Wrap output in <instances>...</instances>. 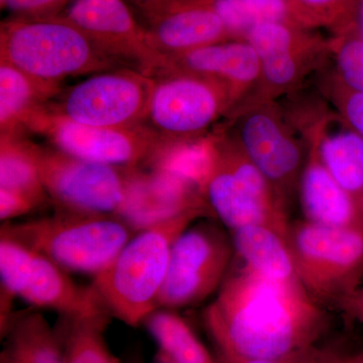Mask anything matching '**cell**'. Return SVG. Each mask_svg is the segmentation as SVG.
<instances>
[{
    "mask_svg": "<svg viewBox=\"0 0 363 363\" xmlns=\"http://www.w3.org/2000/svg\"><path fill=\"white\" fill-rule=\"evenodd\" d=\"M155 363H176L174 362L173 360L171 359L168 357V355L164 354V352H162L161 350H159V352H157V358H156V362Z\"/></svg>",
    "mask_w": 363,
    "mask_h": 363,
    "instance_id": "35",
    "label": "cell"
},
{
    "mask_svg": "<svg viewBox=\"0 0 363 363\" xmlns=\"http://www.w3.org/2000/svg\"><path fill=\"white\" fill-rule=\"evenodd\" d=\"M340 307L348 314L363 322V286H360L354 293L351 294Z\"/></svg>",
    "mask_w": 363,
    "mask_h": 363,
    "instance_id": "33",
    "label": "cell"
},
{
    "mask_svg": "<svg viewBox=\"0 0 363 363\" xmlns=\"http://www.w3.org/2000/svg\"><path fill=\"white\" fill-rule=\"evenodd\" d=\"M231 233L234 252L242 266L277 281L298 279L285 236L264 225L241 227Z\"/></svg>",
    "mask_w": 363,
    "mask_h": 363,
    "instance_id": "21",
    "label": "cell"
},
{
    "mask_svg": "<svg viewBox=\"0 0 363 363\" xmlns=\"http://www.w3.org/2000/svg\"><path fill=\"white\" fill-rule=\"evenodd\" d=\"M203 195L214 216L230 231L264 225L288 240L291 224L285 203L230 138H215L213 164Z\"/></svg>",
    "mask_w": 363,
    "mask_h": 363,
    "instance_id": "5",
    "label": "cell"
},
{
    "mask_svg": "<svg viewBox=\"0 0 363 363\" xmlns=\"http://www.w3.org/2000/svg\"><path fill=\"white\" fill-rule=\"evenodd\" d=\"M58 329L65 363H121L105 340L107 314L64 317Z\"/></svg>",
    "mask_w": 363,
    "mask_h": 363,
    "instance_id": "25",
    "label": "cell"
},
{
    "mask_svg": "<svg viewBox=\"0 0 363 363\" xmlns=\"http://www.w3.org/2000/svg\"><path fill=\"white\" fill-rule=\"evenodd\" d=\"M358 363H363V357L362 358V359H360V362Z\"/></svg>",
    "mask_w": 363,
    "mask_h": 363,
    "instance_id": "38",
    "label": "cell"
},
{
    "mask_svg": "<svg viewBox=\"0 0 363 363\" xmlns=\"http://www.w3.org/2000/svg\"><path fill=\"white\" fill-rule=\"evenodd\" d=\"M199 217L185 215L136 233L90 288L108 316L130 327L159 309L177 238Z\"/></svg>",
    "mask_w": 363,
    "mask_h": 363,
    "instance_id": "2",
    "label": "cell"
},
{
    "mask_svg": "<svg viewBox=\"0 0 363 363\" xmlns=\"http://www.w3.org/2000/svg\"><path fill=\"white\" fill-rule=\"evenodd\" d=\"M116 215L135 233L185 215L214 216L195 186L167 172L138 168L128 169L125 195Z\"/></svg>",
    "mask_w": 363,
    "mask_h": 363,
    "instance_id": "15",
    "label": "cell"
},
{
    "mask_svg": "<svg viewBox=\"0 0 363 363\" xmlns=\"http://www.w3.org/2000/svg\"><path fill=\"white\" fill-rule=\"evenodd\" d=\"M135 233L113 214L58 210L44 218L6 222L0 238L16 241L69 272L95 277L104 271Z\"/></svg>",
    "mask_w": 363,
    "mask_h": 363,
    "instance_id": "4",
    "label": "cell"
},
{
    "mask_svg": "<svg viewBox=\"0 0 363 363\" xmlns=\"http://www.w3.org/2000/svg\"><path fill=\"white\" fill-rule=\"evenodd\" d=\"M333 97L343 121L363 138V93L351 90L337 81Z\"/></svg>",
    "mask_w": 363,
    "mask_h": 363,
    "instance_id": "30",
    "label": "cell"
},
{
    "mask_svg": "<svg viewBox=\"0 0 363 363\" xmlns=\"http://www.w3.org/2000/svg\"><path fill=\"white\" fill-rule=\"evenodd\" d=\"M136 4H140V6H145V4H152V2L157 1V0H133Z\"/></svg>",
    "mask_w": 363,
    "mask_h": 363,
    "instance_id": "37",
    "label": "cell"
},
{
    "mask_svg": "<svg viewBox=\"0 0 363 363\" xmlns=\"http://www.w3.org/2000/svg\"><path fill=\"white\" fill-rule=\"evenodd\" d=\"M155 79L140 71L107 70L67 91L52 111L74 123L99 128H135L147 118Z\"/></svg>",
    "mask_w": 363,
    "mask_h": 363,
    "instance_id": "10",
    "label": "cell"
},
{
    "mask_svg": "<svg viewBox=\"0 0 363 363\" xmlns=\"http://www.w3.org/2000/svg\"><path fill=\"white\" fill-rule=\"evenodd\" d=\"M231 363H314L305 354V350L281 359H248L238 360Z\"/></svg>",
    "mask_w": 363,
    "mask_h": 363,
    "instance_id": "34",
    "label": "cell"
},
{
    "mask_svg": "<svg viewBox=\"0 0 363 363\" xmlns=\"http://www.w3.org/2000/svg\"><path fill=\"white\" fill-rule=\"evenodd\" d=\"M1 291L64 317L106 314L90 286H79L69 272L40 253L0 238Z\"/></svg>",
    "mask_w": 363,
    "mask_h": 363,
    "instance_id": "9",
    "label": "cell"
},
{
    "mask_svg": "<svg viewBox=\"0 0 363 363\" xmlns=\"http://www.w3.org/2000/svg\"><path fill=\"white\" fill-rule=\"evenodd\" d=\"M162 71L214 79L228 86L238 97L259 80L262 68L259 55L247 40H223L167 57Z\"/></svg>",
    "mask_w": 363,
    "mask_h": 363,
    "instance_id": "18",
    "label": "cell"
},
{
    "mask_svg": "<svg viewBox=\"0 0 363 363\" xmlns=\"http://www.w3.org/2000/svg\"><path fill=\"white\" fill-rule=\"evenodd\" d=\"M233 238L213 224L188 227L177 238L159 309H183L203 302L219 291L230 272Z\"/></svg>",
    "mask_w": 363,
    "mask_h": 363,
    "instance_id": "8",
    "label": "cell"
},
{
    "mask_svg": "<svg viewBox=\"0 0 363 363\" xmlns=\"http://www.w3.org/2000/svg\"><path fill=\"white\" fill-rule=\"evenodd\" d=\"M38 207L39 206L35 203L25 196L0 190V219L2 221L23 216Z\"/></svg>",
    "mask_w": 363,
    "mask_h": 363,
    "instance_id": "32",
    "label": "cell"
},
{
    "mask_svg": "<svg viewBox=\"0 0 363 363\" xmlns=\"http://www.w3.org/2000/svg\"><path fill=\"white\" fill-rule=\"evenodd\" d=\"M69 0H1V6L16 18H40L59 16Z\"/></svg>",
    "mask_w": 363,
    "mask_h": 363,
    "instance_id": "31",
    "label": "cell"
},
{
    "mask_svg": "<svg viewBox=\"0 0 363 363\" xmlns=\"http://www.w3.org/2000/svg\"><path fill=\"white\" fill-rule=\"evenodd\" d=\"M0 60L56 92L66 78L112 70L116 63L63 16L2 23Z\"/></svg>",
    "mask_w": 363,
    "mask_h": 363,
    "instance_id": "3",
    "label": "cell"
},
{
    "mask_svg": "<svg viewBox=\"0 0 363 363\" xmlns=\"http://www.w3.org/2000/svg\"><path fill=\"white\" fill-rule=\"evenodd\" d=\"M260 61L259 80L269 94L293 87L304 73L306 56L312 51L308 39L291 21H269L245 35Z\"/></svg>",
    "mask_w": 363,
    "mask_h": 363,
    "instance_id": "17",
    "label": "cell"
},
{
    "mask_svg": "<svg viewBox=\"0 0 363 363\" xmlns=\"http://www.w3.org/2000/svg\"><path fill=\"white\" fill-rule=\"evenodd\" d=\"M4 337L0 363H65L58 332L40 313L13 318Z\"/></svg>",
    "mask_w": 363,
    "mask_h": 363,
    "instance_id": "23",
    "label": "cell"
},
{
    "mask_svg": "<svg viewBox=\"0 0 363 363\" xmlns=\"http://www.w3.org/2000/svg\"><path fill=\"white\" fill-rule=\"evenodd\" d=\"M157 76L145 123L162 142L198 138L238 98L214 79L177 71Z\"/></svg>",
    "mask_w": 363,
    "mask_h": 363,
    "instance_id": "7",
    "label": "cell"
},
{
    "mask_svg": "<svg viewBox=\"0 0 363 363\" xmlns=\"http://www.w3.org/2000/svg\"><path fill=\"white\" fill-rule=\"evenodd\" d=\"M231 140L286 204L304 166L302 149L279 114L266 104L252 105L236 121Z\"/></svg>",
    "mask_w": 363,
    "mask_h": 363,
    "instance_id": "14",
    "label": "cell"
},
{
    "mask_svg": "<svg viewBox=\"0 0 363 363\" xmlns=\"http://www.w3.org/2000/svg\"><path fill=\"white\" fill-rule=\"evenodd\" d=\"M230 35H247L269 21H291L289 0H210Z\"/></svg>",
    "mask_w": 363,
    "mask_h": 363,
    "instance_id": "27",
    "label": "cell"
},
{
    "mask_svg": "<svg viewBox=\"0 0 363 363\" xmlns=\"http://www.w3.org/2000/svg\"><path fill=\"white\" fill-rule=\"evenodd\" d=\"M37 145L23 135L0 138V190L25 196L40 206L48 200L38 168Z\"/></svg>",
    "mask_w": 363,
    "mask_h": 363,
    "instance_id": "24",
    "label": "cell"
},
{
    "mask_svg": "<svg viewBox=\"0 0 363 363\" xmlns=\"http://www.w3.org/2000/svg\"><path fill=\"white\" fill-rule=\"evenodd\" d=\"M288 245L296 276L318 303L342 305L363 279V229L291 224Z\"/></svg>",
    "mask_w": 363,
    "mask_h": 363,
    "instance_id": "6",
    "label": "cell"
},
{
    "mask_svg": "<svg viewBox=\"0 0 363 363\" xmlns=\"http://www.w3.org/2000/svg\"><path fill=\"white\" fill-rule=\"evenodd\" d=\"M159 350L176 363H215L194 331L172 310L157 309L145 323Z\"/></svg>",
    "mask_w": 363,
    "mask_h": 363,
    "instance_id": "26",
    "label": "cell"
},
{
    "mask_svg": "<svg viewBox=\"0 0 363 363\" xmlns=\"http://www.w3.org/2000/svg\"><path fill=\"white\" fill-rule=\"evenodd\" d=\"M339 82L363 93V35L350 26L333 45Z\"/></svg>",
    "mask_w": 363,
    "mask_h": 363,
    "instance_id": "28",
    "label": "cell"
},
{
    "mask_svg": "<svg viewBox=\"0 0 363 363\" xmlns=\"http://www.w3.org/2000/svg\"><path fill=\"white\" fill-rule=\"evenodd\" d=\"M291 18L304 25L346 20L357 0H289Z\"/></svg>",
    "mask_w": 363,
    "mask_h": 363,
    "instance_id": "29",
    "label": "cell"
},
{
    "mask_svg": "<svg viewBox=\"0 0 363 363\" xmlns=\"http://www.w3.org/2000/svg\"><path fill=\"white\" fill-rule=\"evenodd\" d=\"M28 130L45 135L52 147L71 156L121 169L138 168L154 157L162 140L145 125L99 128L74 123L45 107Z\"/></svg>",
    "mask_w": 363,
    "mask_h": 363,
    "instance_id": "12",
    "label": "cell"
},
{
    "mask_svg": "<svg viewBox=\"0 0 363 363\" xmlns=\"http://www.w3.org/2000/svg\"><path fill=\"white\" fill-rule=\"evenodd\" d=\"M347 125V124H346ZM312 147L331 176L357 203L363 215V138L347 125L335 133H320Z\"/></svg>",
    "mask_w": 363,
    "mask_h": 363,
    "instance_id": "22",
    "label": "cell"
},
{
    "mask_svg": "<svg viewBox=\"0 0 363 363\" xmlns=\"http://www.w3.org/2000/svg\"><path fill=\"white\" fill-rule=\"evenodd\" d=\"M38 168L50 200L58 210L116 215L125 195L130 169L87 161L37 145Z\"/></svg>",
    "mask_w": 363,
    "mask_h": 363,
    "instance_id": "11",
    "label": "cell"
},
{
    "mask_svg": "<svg viewBox=\"0 0 363 363\" xmlns=\"http://www.w3.org/2000/svg\"><path fill=\"white\" fill-rule=\"evenodd\" d=\"M358 14H359L360 30H362L363 35V0H359V4H358Z\"/></svg>",
    "mask_w": 363,
    "mask_h": 363,
    "instance_id": "36",
    "label": "cell"
},
{
    "mask_svg": "<svg viewBox=\"0 0 363 363\" xmlns=\"http://www.w3.org/2000/svg\"><path fill=\"white\" fill-rule=\"evenodd\" d=\"M18 68L0 60V133L21 135L56 94Z\"/></svg>",
    "mask_w": 363,
    "mask_h": 363,
    "instance_id": "20",
    "label": "cell"
},
{
    "mask_svg": "<svg viewBox=\"0 0 363 363\" xmlns=\"http://www.w3.org/2000/svg\"><path fill=\"white\" fill-rule=\"evenodd\" d=\"M62 16L112 61L133 64L147 76L164 67V57L152 49L147 28L135 21L124 0H73Z\"/></svg>",
    "mask_w": 363,
    "mask_h": 363,
    "instance_id": "13",
    "label": "cell"
},
{
    "mask_svg": "<svg viewBox=\"0 0 363 363\" xmlns=\"http://www.w3.org/2000/svg\"><path fill=\"white\" fill-rule=\"evenodd\" d=\"M142 6L149 18L150 44L164 58L229 37L210 0H157Z\"/></svg>",
    "mask_w": 363,
    "mask_h": 363,
    "instance_id": "16",
    "label": "cell"
},
{
    "mask_svg": "<svg viewBox=\"0 0 363 363\" xmlns=\"http://www.w3.org/2000/svg\"><path fill=\"white\" fill-rule=\"evenodd\" d=\"M205 322L228 359H281L304 351L324 321L298 279L277 281L241 266L229 272Z\"/></svg>",
    "mask_w": 363,
    "mask_h": 363,
    "instance_id": "1",
    "label": "cell"
},
{
    "mask_svg": "<svg viewBox=\"0 0 363 363\" xmlns=\"http://www.w3.org/2000/svg\"><path fill=\"white\" fill-rule=\"evenodd\" d=\"M301 206L306 221L319 225L363 229V215L331 176L312 147L298 181Z\"/></svg>",
    "mask_w": 363,
    "mask_h": 363,
    "instance_id": "19",
    "label": "cell"
}]
</instances>
